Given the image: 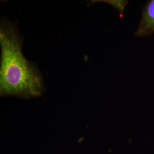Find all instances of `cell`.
I'll return each instance as SVG.
<instances>
[{"instance_id": "obj_1", "label": "cell", "mask_w": 154, "mask_h": 154, "mask_svg": "<svg viewBox=\"0 0 154 154\" xmlns=\"http://www.w3.org/2000/svg\"><path fill=\"white\" fill-rule=\"evenodd\" d=\"M23 41L16 23L2 18L0 22L1 96L30 98L44 93V81L38 67L23 54Z\"/></svg>"}, {"instance_id": "obj_2", "label": "cell", "mask_w": 154, "mask_h": 154, "mask_svg": "<svg viewBox=\"0 0 154 154\" xmlns=\"http://www.w3.org/2000/svg\"><path fill=\"white\" fill-rule=\"evenodd\" d=\"M154 34V0L148 1L143 8L142 17L135 35L139 37Z\"/></svg>"}]
</instances>
